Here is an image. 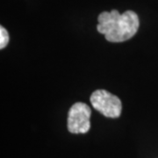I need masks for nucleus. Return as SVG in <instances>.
<instances>
[{
    "mask_svg": "<svg viewBox=\"0 0 158 158\" xmlns=\"http://www.w3.org/2000/svg\"><path fill=\"white\" fill-rule=\"evenodd\" d=\"M92 106L107 118H118L121 114L122 103L118 97L106 90H95L90 98Z\"/></svg>",
    "mask_w": 158,
    "mask_h": 158,
    "instance_id": "nucleus-2",
    "label": "nucleus"
},
{
    "mask_svg": "<svg viewBox=\"0 0 158 158\" xmlns=\"http://www.w3.org/2000/svg\"><path fill=\"white\" fill-rule=\"evenodd\" d=\"M9 43V34L5 27H0V48H5Z\"/></svg>",
    "mask_w": 158,
    "mask_h": 158,
    "instance_id": "nucleus-4",
    "label": "nucleus"
},
{
    "mask_svg": "<svg viewBox=\"0 0 158 158\" xmlns=\"http://www.w3.org/2000/svg\"><path fill=\"white\" fill-rule=\"evenodd\" d=\"M90 106L82 102L75 103L68 113V130L72 134H85L90 127Z\"/></svg>",
    "mask_w": 158,
    "mask_h": 158,
    "instance_id": "nucleus-3",
    "label": "nucleus"
},
{
    "mask_svg": "<svg viewBox=\"0 0 158 158\" xmlns=\"http://www.w3.org/2000/svg\"><path fill=\"white\" fill-rule=\"evenodd\" d=\"M97 29L110 42H123L131 39L139 28V18L135 11L122 14L117 10L103 11L98 18Z\"/></svg>",
    "mask_w": 158,
    "mask_h": 158,
    "instance_id": "nucleus-1",
    "label": "nucleus"
}]
</instances>
